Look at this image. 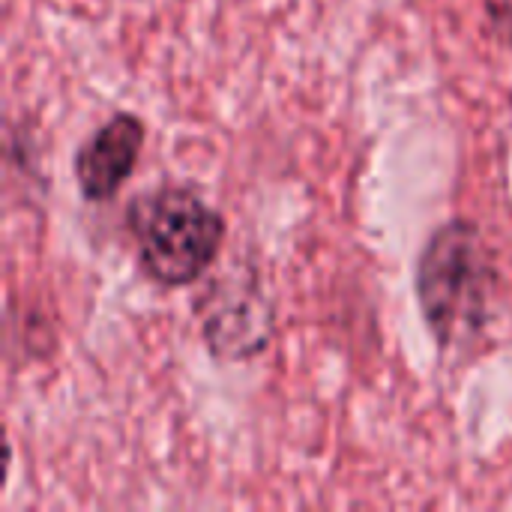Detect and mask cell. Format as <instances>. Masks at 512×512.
Wrapping results in <instances>:
<instances>
[{
	"label": "cell",
	"mask_w": 512,
	"mask_h": 512,
	"mask_svg": "<svg viewBox=\"0 0 512 512\" xmlns=\"http://www.w3.org/2000/svg\"><path fill=\"white\" fill-rule=\"evenodd\" d=\"M483 6H486L489 24L498 33V39L507 48H512V0H483Z\"/></svg>",
	"instance_id": "5b68a950"
},
{
	"label": "cell",
	"mask_w": 512,
	"mask_h": 512,
	"mask_svg": "<svg viewBox=\"0 0 512 512\" xmlns=\"http://www.w3.org/2000/svg\"><path fill=\"white\" fill-rule=\"evenodd\" d=\"M417 303L441 354L471 348L492 321L498 261L480 225L444 222L417 261Z\"/></svg>",
	"instance_id": "6da1fadb"
},
{
	"label": "cell",
	"mask_w": 512,
	"mask_h": 512,
	"mask_svg": "<svg viewBox=\"0 0 512 512\" xmlns=\"http://www.w3.org/2000/svg\"><path fill=\"white\" fill-rule=\"evenodd\" d=\"M126 228L138 264L162 288L198 282L225 246V216L186 186H159L135 195L126 207Z\"/></svg>",
	"instance_id": "7a4b0ae2"
},
{
	"label": "cell",
	"mask_w": 512,
	"mask_h": 512,
	"mask_svg": "<svg viewBox=\"0 0 512 512\" xmlns=\"http://www.w3.org/2000/svg\"><path fill=\"white\" fill-rule=\"evenodd\" d=\"M276 330L273 303L258 288L255 276H231L207 291L201 321L210 354L222 363H246L267 351Z\"/></svg>",
	"instance_id": "3957f363"
},
{
	"label": "cell",
	"mask_w": 512,
	"mask_h": 512,
	"mask_svg": "<svg viewBox=\"0 0 512 512\" xmlns=\"http://www.w3.org/2000/svg\"><path fill=\"white\" fill-rule=\"evenodd\" d=\"M144 138V120L132 111H117L75 150L72 171L84 201L108 204L117 198L138 168Z\"/></svg>",
	"instance_id": "277c9868"
}]
</instances>
